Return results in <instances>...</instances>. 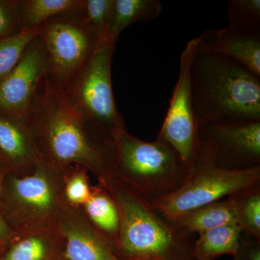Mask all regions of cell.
Masks as SVG:
<instances>
[{
  "mask_svg": "<svg viewBox=\"0 0 260 260\" xmlns=\"http://www.w3.org/2000/svg\"><path fill=\"white\" fill-rule=\"evenodd\" d=\"M27 124L41 160L61 172L83 167L108 189L115 165L114 140L76 107L66 90L44 78Z\"/></svg>",
  "mask_w": 260,
  "mask_h": 260,
  "instance_id": "cell-1",
  "label": "cell"
},
{
  "mask_svg": "<svg viewBox=\"0 0 260 260\" xmlns=\"http://www.w3.org/2000/svg\"><path fill=\"white\" fill-rule=\"evenodd\" d=\"M190 79L199 126L260 121V77L238 61L198 46Z\"/></svg>",
  "mask_w": 260,
  "mask_h": 260,
  "instance_id": "cell-2",
  "label": "cell"
},
{
  "mask_svg": "<svg viewBox=\"0 0 260 260\" xmlns=\"http://www.w3.org/2000/svg\"><path fill=\"white\" fill-rule=\"evenodd\" d=\"M107 190L120 218L115 246L119 259L122 256L127 260H195L193 234L178 227L116 182L112 181Z\"/></svg>",
  "mask_w": 260,
  "mask_h": 260,
  "instance_id": "cell-3",
  "label": "cell"
},
{
  "mask_svg": "<svg viewBox=\"0 0 260 260\" xmlns=\"http://www.w3.org/2000/svg\"><path fill=\"white\" fill-rule=\"evenodd\" d=\"M113 181L149 205L184 184L189 169L167 142H146L123 130L114 138Z\"/></svg>",
  "mask_w": 260,
  "mask_h": 260,
  "instance_id": "cell-4",
  "label": "cell"
},
{
  "mask_svg": "<svg viewBox=\"0 0 260 260\" xmlns=\"http://www.w3.org/2000/svg\"><path fill=\"white\" fill-rule=\"evenodd\" d=\"M65 172L41 160L26 175L5 173L0 185V210L13 232L56 229L68 205Z\"/></svg>",
  "mask_w": 260,
  "mask_h": 260,
  "instance_id": "cell-5",
  "label": "cell"
},
{
  "mask_svg": "<svg viewBox=\"0 0 260 260\" xmlns=\"http://www.w3.org/2000/svg\"><path fill=\"white\" fill-rule=\"evenodd\" d=\"M199 142L198 153L184 184L172 194L150 205L172 221L191 210L260 183V167L243 171L221 169L215 164L209 145Z\"/></svg>",
  "mask_w": 260,
  "mask_h": 260,
  "instance_id": "cell-6",
  "label": "cell"
},
{
  "mask_svg": "<svg viewBox=\"0 0 260 260\" xmlns=\"http://www.w3.org/2000/svg\"><path fill=\"white\" fill-rule=\"evenodd\" d=\"M115 45L107 38H102L64 89L76 107L114 140L118 133L126 129L113 93L112 62Z\"/></svg>",
  "mask_w": 260,
  "mask_h": 260,
  "instance_id": "cell-7",
  "label": "cell"
},
{
  "mask_svg": "<svg viewBox=\"0 0 260 260\" xmlns=\"http://www.w3.org/2000/svg\"><path fill=\"white\" fill-rule=\"evenodd\" d=\"M77 11L54 17L39 28L47 61L45 80L64 90L102 39L85 26Z\"/></svg>",
  "mask_w": 260,
  "mask_h": 260,
  "instance_id": "cell-8",
  "label": "cell"
},
{
  "mask_svg": "<svg viewBox=\"0 0 260 260\" xmlns=\"http://www.w3.org/2000/svg\"><path fill=\"white\" fill-rule=\"evenodd\" d=\"M198 46V39L194 38L181 53L179 77L156 138L169 143L189 170L200 145L199 124L193 106L190 79L191 62Z\"/></svg>",
  "mask_w": 260,
  "mask_h": 260,
  "instance_id": "cell-9",
  "label": "cell"
},
{
  "mask_svg": "<svg viewBox=\"0 0 260 260\" xmlns=\"http://www.w3.org/2000/svg\"><path fill=\"white\" fill-rule=\"evenodd\" d=\"M46 73L45 54L38 35L16 66L0 79V115L27 124Z\"/></svg>",
  "mask_w": 260,
  "mask_h": 260,
  "instance_id": "cell-10",
  "label": "cell"
},
{
  "mask_svg": "<svg viewBox=\"0 0 260 260\" xmlns=\"http://www.w3.org/2000/svg\"><path fill=\"white\" fill-rule=\"evenodd\" d=\"M199 140L209 145L221 169L243 171L260 167V121L203 124L199 126Z\"/></svg>",
  "mask_w": 260,
  "mask_h": 260,
  "instance_id": "cell-11",
  "label": "cell"
},
{
  "mask_svg": "<svg viewBox=\"0 0 260 260\" xmlns=\"http://www.w3.org/2000/svg\"><path fill=\"white\" fill-rule=\"evenodd\" d=\"M61 260H121L112 244L94 226L83 207L67 205L56 225Z\"/></svg>",
  "mask_w": 260,
  "mask_h": 260,
  "instance_id": "cell-12",
  "label": "cell"
},
{
  "mask_svg": "<svg viewBox=\"0 0 260 260\" xmlns=\"http://www.w3.org/2000/svg\"><path fill=\"white\" fill-rule=\"evenodd\" d=\"M197 39L200 50L234 59L260 77V28L210 29Z\"/></svg>",
  "mask_w": 260,
  "mask_h": 260,
  "instance_id": "cell-13",
  "label": "cell"
},
{
  "mask_svg": "<svg viewBox=\"0 0 260 260\" xmlns=\"http://www.w3.org/2000/svg\"><path fill=\"white\" fill-rule=\"evenodd\" d=\"M0 156L10 172H32L41 158L28 124L0 115Z\"/></svg>",
  "mask_w": 260,
  "mask_h": 260,
  "instance_id": "cell-14",
  "label": "cell"
},
{
  "mask_svg": "<svg viewBox=\"0 0 260 260\" xmlns=\"http://www.w3.org/2000/svg\"><path fill=\"white\" fill-rule=\"evenodd\" d=\"M61 251L56 228L21 231L0 244V260H61Z\"/></svg>",
  "mask_w": 260,
  "mask_h": 260,
  "instance_id": "cell-15",
  "label": "cell"
},
{
  "mask_svg": "<svg viewBox=\"0 0 260 260\" xmlns=\"http://www.w3.org/2000/svg\"><path fill=\"white\" fill-rule=\"evenodd\" d=\"M82 207L90 221L112 244L115 250L120 229V218L110 193L100 184L91 185L89 198Z\"/></svg>",
  "mask_w": 260,
  "mask_h": 260,
  "instance_id": "cell-16",
  "label": "cell"
},
{
  "mask_svg": "<svg viewBox=\"0 0 260 260\" xmlns=\"http://www.w3.org/2000/svg\"><path fill=\"white\" fill-rule=\"evenodd\" d=\"M173 222L189 234H200L215 228L237 224V215L232 198L227 197L191 210Z\"/></svg>",
  "mask_w": 260,
  "mask_h": 260,
  "instance_id": "cell-17",
  "label": "cell"
},
{
  "mask_svg": "<svg viewBox=\"0 0 260 260\" xmlns=\"http://www.w3.org/2000/svg\"><path fill=\"white\" fill-rule=\"evenodd\" d=\"M162 10L159 0H114L105 37L116 44L126 27L158 18Z\"/></svg>",
  "mask_w": 260,
  "mask_h": 260,
  "instance_id": "cell-18",
  "label": "cell"
},
{
  "mask_svg": "<svg viewBox=\"0 0 260 260\" xmlns=\"http://www.w3.org/2000/svg\"><path fill=\"white\" fill-rule=\"evenodd\" d=\"M21 30L40 28L48 20L78 10L81 0H15Z\"/></svg>",
  "mask_w": 260,
  "mask_h": 260,
  "instance_id": "cell-19",
  "label": "cell"
},
{
  "mask_svg": "<svg viewBox=\"0 0 260 260\" xmlns=\"http://www.w3.org/2000/svg\"><path fill=\"white\" fill-rule=\"evenodd\" d=\"M242 232L237 224L210 229L199 234L193 244L195 260H213L221 255L235 256Z\"/></svg>",
  "mask_w": 260,
  "mask_h": 260,
  "instance_id": "cell-20",
  "label": "cell"
},
{
  "mask_svg": "<svg viewBox=\"0 0 260 260\" xmlns=\"http://www.w3.org/2000/svg\"><path fill=\"white\" fill-rule=\"evenodd\" d=\"M242 233L260 239V183L230 195Z\"/></svg>",
  "mask_w": 260,
  "mask_h": 260,
  "instance_id": "cell-21",
  "label": "cell"
},
{
  "mask_svg": "<svg viewBox=\"0 0 260 260\" xmlns=\"http://www.w3.org/2000/svg\"><path fill=\"white\" fill-rule=\"evenodd\" d=\"M39 34V28L22 30L13 37L0 40V79L16 66L28 44Z\"/></svg>",
  "mask_w": 260,
  "mask_h": 260,
  "instance_id": "cell-22",
  "label": "cell"
},
{
  "mask_svg": "<svg viewBox=\"0 0 260 260\" xmlns=\"http://www.w3.org/2000/svg\"><path fill=\"white\" fill-rule=\"evenodd\" d=\"M114 0H81L77 13L87 28L105 37Z\"/></svg>",
  "mask_w": 260,
  "mask_h": 260,
  "instance_id": "cell-23",
  "label": "cell"
},
{
  "mask_svg": "<svg viewBox=\"0 0 260 260\" xmlns=\"http://www.w3.org/2000/svg\"><path fill=\"white\" fill-rule=\"evenodd\" d=\"M88 172L79 166H73L64 174V194L68 204L83 206L90 193Z\"/></svg>",
  "mask_w": 260,
  "mask_h": 260,
  "instance_id": "cell-24",
  "label": "cell"
},
{
  "mask_svg": "<svg viewBox=\"0 0 260 260\" xmlns=\"http://www.w3.org/2000/svg\"><path fill=\"white\" fill-rule=\"evenodd\" d=\"M229 26L260 28V0H229Z\"/></svg>",
  "mask_w": 260,
  "mask_h": 260,
  "instance_id": "cell-25",
  "label": "cell"
},
{
  "mask_svg": "<svg viewBox=\"0 0 260 260\" xmlns=\"http://www.w3.org/2000/svg\"><path fill=\"white\" fill-rule=\"evenodd\" d=\"M15 0H0V40L21 31Z\"/></svg>",
  "mask_w": 260,
  "mask_h": 260,
  "instance_id": "cell-26",
  "label": "cell"
},
{
  "mask_svg": "<svg viewBox=\"0 0 260 260\" xmlns=\"http://www.w3.org/2000/svg\"><path fill=\"white\" fill-rule=\"evenodd\" d=\"M235 260H260V239L242 233Z\"/></svg>",
  "mask_w": 260,
  "mask_h": 260,
  "instance_id": "cell-27",
  "label": "cell"
},
{
  "mask_svg": "<svg viewBox=\"0 0 260 260\" xmlns=\"http://www.w3.org/2000/svg\"><path fill=\"white\" fill-rule=\"evenodd\" d=\"M14 232L7 223L4 215L0 210V244L6 242Z\"/></svg>",
  "mask_w": 260,
  "mask_h": 260,
  "instance_id": "cell-28",
  "label": "cell"
},
{
  "mask_svg": "<svg viewBox=\"0 0 260 260\" xmlns=\"http://www.w3.org/2000/svg\"><path fill=\"white\" fill-rule=\"evenodd\" d=\"M9 170L6 164L3 161V159L0 157V185H1L2 181H3V177L5 174V173Z\"/></svg>",
  "mask_w": 260,
  "mask_h": 260,
  "instance_id": "cell-29",
  "label": "cell"
},
{
  "mask_svg": "<svg viewBox=\"0 0 260 260\" xmlns=\"http://www.w3.org/2000/svg\"><path fill=\"white\" fill-rule=\"evenodd\" d=\"M0 157H1V156H0Z\"/></svg>",
  "mask_w": 260,
  "mask_h": 260,
  "instance_id": "cell-30",
  "label": "cell"
}]
</instances>
